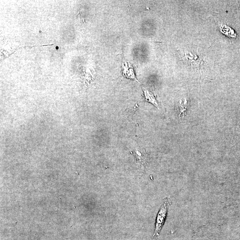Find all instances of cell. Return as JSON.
<instances>
[{"mask_svg": "<svg viewBox=\"0 0 240 240\" xmlns=\"http://www.w3.org/2000/svg\"><path fill=\"white\" fill-rule=\"evenodd\" d=\"M169 205H170V200L168 198H166L163 201V204H162L160 208L157 217L155 229L153 235L154 238H157L159 235L160 231L166 220Z\"/></svg>", "mask_w": 240, "mask_h": 240, "instance_id": "cell-1", "label": "cell"}, {"mask_svg": "<svg viewBox=\"0 0 240 240\" xmlns=\"http://www.w3.org/2000/svg\"><path fill=\"white\" fill-rule=\"evenodd\" d=\"M144 95H145L144 97L146 98V100L148 101V102L152 103L153 105L158 108V104L157 101L156 99L154 96L151 92L148 91H146V90H144Z\"/></svg>", "mask_w": 240, "mask_h": 240, "instance_id": "cell-2", "label": "cell"}]
</instances>
